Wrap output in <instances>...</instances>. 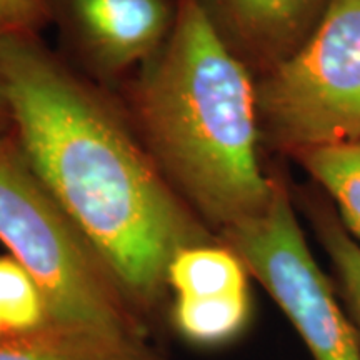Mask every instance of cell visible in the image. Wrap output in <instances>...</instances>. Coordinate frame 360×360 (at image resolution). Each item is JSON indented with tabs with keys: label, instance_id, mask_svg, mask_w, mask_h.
<instances>
[{
	"label": "cell",
	"instance_id": "16",
	"mask_svg": "<svg viewBox=\"0 0 360 360\" xmlns=\"http://www.w3.org/2000/svg\"><path fill=\"white\" fill-rule=\"evenodd\" d=\"M7 332H6V327H4L2 323V319H0V337H6Z\"/></svg>",
	"mask_w": 360,
	"mask_h": 360
},
{
	"label": "cell",
	"instance_id": "9",
	"mask_svg": "<svg viewBox=\"0 0 360 360\" xmlns=\"http://www.w3.org/2000/svg\"><path fill=\"white\" fill-rule=\"evenodd\" d=\"M244 262L222 242L191 245L179 250L169 265L167 287L177 297H219L247 294Z\"/></svg>",
	"mask_w": 360,
	"mask_h": 360
},
{
	"label": "cell",
	"instance_id": "3",
	"mask_svg": "<svg viewBox=\"0 0 360 360\" xmlns=\"http://www.w3.org/2000/svg\"><path fill=\"white\" fill-rule=\"evenodd\" d=\"M0 242L39 285L49 323L146 340L139 309L42 186L13 134L0 141Z\"/></svg>",
	"mask_w": 360,
	"mask_h": 360
},
{
	"label": "cell",
	"instance_id": "15",
	"mask_svg": "<svg viewBox=\"0 0 360 360\" xmlns=\"http://www.w3.org/2000/svg\"><path fill=\"white\" fill-rule=\"evenodd\" d=\"M12 134H13V122H12L11 105H8L2 80H0V141Z\"/></svg>",
	"mask_w": 360,
	"mask_h": 360
},
{
	"label": "cell",
	"instance_id": "1",
	"mask_svg": "<svg viewBox=\"0 0 360 360\" xmlns=\"http://www.w3.org/2000/svg\"><path fill=\"white\" fill-rule=\"evenodd\" d=\"M13 135L130 302L152 307L179 250L214 238L114 107L35 35L0 39Z\"/></svg>",
	"mask_w": 360,
	"mask_h": 360
},
{
	"label": "cell",
	"instance_id": "12",
	"mask_svg": "<svg viewBox=\"0 0 360 360\" xmlns=\"http://www.w3.org/2000/svg\"><path fill=\"white\" fill-rule=\"evenodd\" d=\"M310 217L339 282L342 299L360 334V244L350 236L334 209L314 205Z\"/></svg>",
	"mask_w": 360,
	"mask_h": 360
},
{
	"label": "cell",
	"instance_id": "8",
	"mask_svg": "<svg viewBox=\"0 0 360 360\" xmlns=\"http://www.w3.org/2000/svg\"><path fill=\"white\" fill-rule=\"evenodd\" d=\"M0 360H164L146 340L114 339L45 323L0 337Z\"/></svg>",
	"mask_w": 360,
	"mask_h": 360
},
{
	"label": "cell",
	"instance_id": "2",
	"mask_svg": "<svg viewBox=\"0 0 360 360\" xmlns=\"http://www.w3.org/2000/svg\"><path fill=\"white\" fill-rule=\"evenodd\" d=\"M135 110L157 167L219 232L270 204L277 180L259 160L257 87L202 0H177Z\"/></svg>",
	"mask_w": 360,
	"mask_h": 360
},
{
	"label": "cell",
	"instance_id": "7",
	"mask_svg": "<svg viewBox=\"0 0 360 360\" xmlns=\"http://www.w3.org/2000/svg\"><path fill=\"white\" fill-rule=\"evenodd\" d=\"M215 25L269 72L302 47L330 0H202Z\"/></svg>",
	"mask_w": 360,
	"mask_h": 360
},
{
	"label": "cell",
	"instance_id": "6",
	"mask_svg": "<svg viewBox=\"0 0 360 360\" xmlns=\"http://www.w3.org/2000/svg\"><path fill=\"white\" fill-rule=\"evenodd\" d=\"M70 12L96 60L117 72L159 52L175 6L169 0H70Z\"/></svg>",
	"mask_w": 360,
	"mask_h": 360
},
{
	"label": "cell",
	"instance_id": "11",
	"mask_svg": "<svg viewBox=\"0 0 360 360\" xmlns=\"http://www.w3.org/2000/svg\"><path fill=\"white\" fill-rule=\"evenodd\" d=\"M250 319V295H219L186 299L177 297L174 323L192 344L224 345L244 332Z\"/></svg>",
	"mask_w": 360,
	"mask_h": 360
},
{
	"label": "cell",
	"instance_id": "5",
	"mask_svg": "<svg viewBox=\"0 0 360 360\" xmlns=\"http://www.w3.org/2000/svg\"><path fill=\"white\" fill-rule=\"evenodd\" d=\"M220 238L276 300L312 360H360L357 326L315 260L282 182L262 212Z\"/></svg>",
	"mask_w": 360,
	"mask_h": 360
},
{
	"label": "cell",
	"instance_id": "14",
	"mask_svg": "<svg viewBox=\"0 0 360 360\" xmlns=\"http://www.w3.org/2000/svg\"><path fill=\"white\" fill-rule=\"evenodd\" d=\"M49 17V0H0V39L35 35Z\"/></svg>",
	"mask_w": 360,
	"mask_h": 360
},
{
	"label": "cell",
	"instance_id": "13",
	"mask_svg": "<svg viewBox=\"0 0 360 360\" xmlns=\"http://www.w3.org/2000/svg\"><path fill=\"white\" fill-rule=\"evenodd\" d=\"M0 319L7 335L25 334L47 323L42 292L12 255H0Z\"/></svg>",
	"mask_w": 360,
	"mask_h": 360
},
{
	"label": "cell",
	"instance_id": "4",
	"mask_svg": "<svg viewBox=\"0 0 360 360\" xmlns=\"http://www.w3.org/2000/svg\"><path fill=\"white\" fill-rule=\"evenodd\" d=\"M260 124L292 155L360 143V0H330L302 47L257 85Z\"/></svg>",
	"mask_w": 360,
	"mask_h": 360
},
{
	"label": "cell",
	"instance_id": "10",
	"mask_svg": "<svg viewBox=\"0 0 360 360\" xmlns=\"http://www.w3.org/2000/svg\"><path fill=\"white\" fill-rule=\"evenodd\" d=\"M295 157L328 193L340 222L360 244V143L315 148Z\"/></svg>",
	"mask_w": 360,
	"mask_h": 360
}]
</instances>
